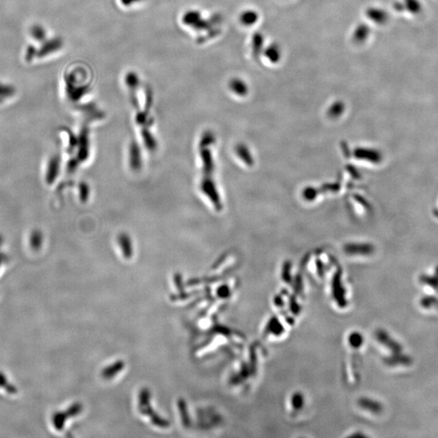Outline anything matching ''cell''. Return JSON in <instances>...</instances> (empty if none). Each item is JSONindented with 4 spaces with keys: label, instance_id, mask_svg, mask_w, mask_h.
<instances>
[{
    "label": "cell",
    "instance_id": "cell-2",
    "mask_svg": "<svg viewBox=\"0 0 438 438\" xmlns=\"http://www.w3.org/2000/svg\"><path fill=\"white\" fill-rule=\"evenodd\" d=\"M413 361L409 355H403L401 352L395 353V355L386 359V363L390 365H411Z\"/></svg>",
    "mask_w": 438,
    "mask_h": 438
},
{
    "label": "cell",
    "instance_id": "cell-1",
    "mask_svg": "<svg viewBox=\"0 0 438 438\" xmlns=\"http://www.w3.org/2000/svg\"><path fill=\"white\" fill-rule=\"evenodd\" d=\"M378 339L385 346H386L389 349L391 350L394 353L401 352L402 350H403V347L400 343L394 341L393 339L388 335V333H386V332L381 331L380 333H378Z\"/></svg>",
    "mask_w": 438,
    "mask_h": 438
},
{
    "label": "cell",
    "instance_id": "cell-5",
    "mask_svg": "<svg viewBox=\"0 0 438 438\" xmlns=\"http://www.w3.org/2000/svg\"><path fill=\"white\" fill-rule=\"evenodd\" d=\"M406 5L412 13H418L421 12V6L418 0H405Z\"/></svg>",
    "mask_w": 438,
    "mask_h": 438
},
{
    "label": "cell",
    "instance_id": "cell-6",
    "mask_svg": "<svg viewBox=\"0 0 438 438\" xmlns=\"http://www.w3.org/2000/svg\"><path fill=\"white\" fill-rule=\"evenodd\" d=\"M436 275H438V268H436Z\"/></svg>",
    "mask_w": 438,
    "mask_h": 438
},
{
    "label": "cell",
    "instance_id": "cell-3",
    "mask_svg": "<svg viewBox=\"0 0 438 438\" xmlns=\"http://www.w3.org/2000/svg\"><path fill=\"white\" fill-rule=\"evenodd\" d=\"M420 282L424 285L431 287L432 290L438 291V275L423 274L420 277Z\"/></svg>",
    "mask_w": 438,
    "mask_h": 438
},
{
    "label": "cell",
    "instance_id": "cell-4",
    "mask_svg": "<svg viewBox=\"0 0 438 438\" xmlns=\"http://www.w3.org/2000/svg\"><path fill=\"white\" fill-rule=\"evenodd\" d=\"M420 305L426 309H429L432 307L438 306V298L435 295H425L421 298Z\"/></svg>",
    "mask_w": 438,
    "mask_h": 438
}]
</instances>
